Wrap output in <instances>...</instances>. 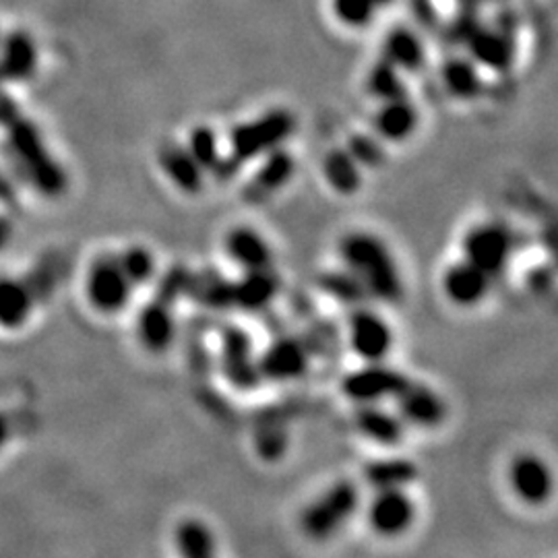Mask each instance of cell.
<instances>
[{
    "label": "cell",
    "mask_w": 558,
    "mask_h": 558,
    "mask_svg": "<svg viewBox=\"0 0 558 558\" xmlns=\"http://www.w3.org/2000/svg\"><path fill=\"white\" fill-rule=\"evenodd\" d=\"M341 259L371 299L380 302H398L403 296V279L398 263L383 240L368 232L348 234L339 244Z\"/></svg>",
    "instance_id": "6da1fadb"
},
{
    "label": "cell",
    "mask_w": 558,
    "mask_h": 558,
    "mask_svg": "<svg viewBox=\"0 0 558 558\" xmlns=\"http://www.w3.org/2000/svg\"><path fill=\"white\" fill-rule=\"evenodd\" d=\"M9 131L11 137V147L17 154L21 163L27 168L29 179L36 182V186L48 193V195H57L64 184V172L60 170L59 163L48 156V151L44 149V141H41L38 126L27 119H21L17 110L2 122Z\"/></svg>",
    "instance_id": "7a4b0ae2"
},
{
    "label": "cell",
    "mask_w": 558,
    "mask_h": 558,
    "mask_svg": "<svg viewBox=\"0 0 558 558\" xmlns=\"http://www.w3.org/2000/svg\"><path fill=\"white\" fill-rule=\"evenodd\" d=\"M294 126H296L294 117L286 110H271L259 119L240 124L232 131L230 161H226V163L239 166L244 161L271 154L294 133Z\"/></svg>",
    "instance_id": "3957f363"
},
{
    "label": "cell",
    "mask_w": 558,
    "mask_h": 558,
    "mask_svg": "<svg viewBox=\"0 0 558 558\" xmlns=\"http://www.w3.org/2000/svg\"><path fill=\"white\" fill-rule=\"evenodd\" d=\"M359 507V486L350 480H339L304 509L300 525L311 538H331L354 518Z\"/></svg>",
    "instance_id": "277c9868"
},
{
    "label": "cell",
    "mask_w": 558,
    "mask_h": 558,
    "mask_svg": "<svg viewBox=\"0 0 558 558\" xmlns=\"http://www.w3.org/2000/svg\"><path fill=\"white\" fill-rule=\"evenodd\" d=\"M135 286L124 276L117 257L94 260L85 278V296L104 315H117L133 299Z\"/></svg>",
    "instance_id": "5b68a950"
},
{
    "label": "cell",
    "mask_w": 558,
    "mask_h": 558,
    "mask_svg": "<svg viewBox=\"0 0 558 558\" xmlns=\"http://www.w3.org/2000/svg\"><path fill=\"white\" fill-rule=\"evenodd\" d=\"M515 242L507 228L499 223H482L468 232L463 240L465 260L474 263L490 278H497L505 271L513 257Z\"/></svg>",
    "instance_id": "8992f818"
},
{
    "label": "cell",
    "mask_w": 558,
    "mask_h": 558,
    "mask_svg": "<svg viewBox=\"0 0 558 558\" xmlns=\"http://www.w3.org/2000/svg\"><path fill=\"white\" fill-rule=\"evenodd\" d=\"M408 377L383 362H366L359 371L345 375L341 383L343 396L356 403H380L385 399H396L408 385Z\"/></svg>",
    "instance_id": "52a82bcc"
},
{
    "label": "cell",
    "mask_w": 558,
    "mask_h": 558,
    "mask_svg": "<svg viewBox=\"0 0 558 558\" xmlns=\"http://www.w3.org/2000/svg\"><path fill=\"white\" fill-rule=\"evenodd\" d=\"M350 348L364 362H383L393 350V329L377 313L359 306L348 325Z\"/></svg>",
    "instance_id": "ba28073f"
},
{
    "label": "cell",
    "mask_w": 558,
    "mask_h": 558,
    "mask_svg": "<svg viewBox=\"0 0 558 558\" xmlns=\"http://www.w3.org/2000/svg\"><path fill=\"white\" fill-rule=\"evenodd\" d=\"M368 525L385 538L405 534L416 519V502L405 490H377L368 502Z\"/></svg>",
    "instance_id": "9c48e42d"
},
{
    "label": "cell",
    "mask_w": 558,
    "mask_h": 558,
    "mask_svg": "<svg viewBox=\"0 0 558 558\" xmlns=\"http://www.w3.org/2000/svg\"><path fill=\"white\" fill-rule=\"evenodd\" d=\"M509 484L521 502L539 507L548 502L555 493V476L550 465L532 453L513 459L509 468Z\"/></svg>",
    "instance_id": "30bf717a"
},
{
    "label": "cell",
    "mask_w": 558,
    "mask_h": 558,
    "mask_svg": "<svg viewBox=\"0 0 558 558\" xmlns=\"http://www.w3.org/2000/svg\"><path fill=\"white\" fill-rule=\"evenodd\" d=\"M308 348L300 339H276L259 359L260 379L276 383L300 379L308 371Z\"/></svg>",
    "instance_id": "8fae6325"
},
{
    "label": "cell",
    "mask_w": 558,
    "mask_h": 558,
    "mask_svg": "<svg viewBox=\"0 0 558 558\" xmlns=\"http://www.w3.org/2000/svg\"><path fill=\"white\" fill-rule=\"evenodd\" d=\"M398 416L405 426L435 428L447 416V405L437 391L426 385L408 380V385L396 396Z\"/></svg>",
    "instance_id": "7c38bea8"
},
{
    "label": "cell",
    "mask_w": 558,
    "mask_h": 558,
    "mask_svg": "<svg viewBox=\"0 0 558 558\" xmlns=\"http://www.w3.org/2000/svg\"><path fill=\"white\" fill-rule=\"evenodd\" d=\"M493 278L470 260L453 263L442 276L445 296L461 308L476 306L488 296Z\"/></svg>",
    "instance_id": "4fadbf2b"
},
{
    "label": "cell",
    "mask_w": 558,
    "mask_h": 558,
    "mask_svg": "<svg viewBox=\"0 0 558 558\" xmlns=\"http://www.w3.org/2000/svg\"><path fill=\"white\" fill-rule=\"evenodd\" d=\"M223 371L232 385L251 389L260 380L259 359L253 354V341L242 331H232L223 348Z\"/></svg>",
    "instance_id": "5bb4252c"
},
{
    "label": "cell",
    "mask_w": 558,
    "mask_h": 558,
    "mask_svg": "<svg viewBox=\"0 0 558 558\" xmlns=\"http://www.w3.org/2000/svg\"><path fill=\"white\" fill-rule=\"evenodd\" d=\"M279 292V276L274 271V267L265 269H255V271H244L242 278L232 283V294H234V304L242 311L259 313L267 308Z\"/></svg>",
    "instance_id": "9a60e30c"
},
{
    "label": "cell",
    "mask_w": 558,
    "mask_h": 558,
    "mask_svg": "<svg viewBox=\"0 0 558 558\" xmlns=\"http://www.w3.org/2000/svg\"><path fill=\"white\" fill-rule=\"evenodd\" d=\"M226 253L242 271L274 267V251L269 242L253 228H236L226 236Z\"/></svg>",
    "instance_id": "2e32d148"
},
{
    "label": "cell",
    "mask_w": 558,
    "mask_h": 558,
    "mask_svg": "<svg viewBox=\"0 0 558 558\" xmlns=\"http://www.w3.org/2000/svg\"><path fill=\"white\" fill-rule=\"evenodd\" d=\"M177 333V320L168 304L151 302L141 311L137 319V338L149 352H163L172 345Z\"/></svg>",
    "instance_id": "e0dca14e"
},
{
    "label": "cell",
    "mask_w": 558,
    "mask_h": 558,
    "mask_svg": "<svg viewBox=\"0 0 558 558\" xmlns=\"http://www.w3.org/2000/svg\"><path fill=\"white\" fill-rule=\"evenodd\" d=\"M354 424L360 435L379 445H398L405 433V422L398 414H391L379 408V403H362Z\"/></svg>",
    "instance_id": "ac0fdd59"
},
{
    "label": "cell",
    "mask_w": 558,
    "mask_h": 558,
    "mask_svg": "<svg viewBox=\"0 0 558 558\" xmlns=\"http://www.w3.org/2000/svg\"><path fill=\"white\" fill-rule=\"evenodd\" d=\"M418 478L414 461L403 458L377 459L364 468L366 484L377 490H405Z\"/></svg>",
    "instance_id": "d6986e66"
},
{
    "label": "cell",
    "mask_w": 558,
    "mask_h": 558,
    "mask_svg": "<svg viewBox=\"0 0 558 558\" xmlns=\"http://www.w3.org/2000/svg\"><path fill=\"white\" fill-rule=\"evenodd\" d=\"M380 137L387 141H403L414 135L418 129V110L405 98L383 101L375 119Z\"/></svg>",
    "instance_id": "ffe728a7"
},
{
    "label": "cell",
    "mask_w": 558,
    "mask_h": 558,
    "mask_svg": "<svg viewBox=\"0 0 558 558\" xmlns=\"http://www.w3.org/2000/svg\"><path fill=\"white\" fill-rule=\"evenodd\" d=\"M38 52L34 40L25 32H13L2 46L0 59V73L2 77L11 81L29 80L36 71Z\"/></svg>",
    "instance_id": "44dd1931"
},
{
    "label": "cell",
    "mask_w": 558,
    "mask_h": 558,
    "mask_svg": "<svg viewBox=\"0 0 558 558\" xmlns=\"http://www.w3.org/2000/svg\"><path fill=\"white\" fill-rule=\"evenodd\" d=\"M34 313L32 290L15 278H0V327L20 329Z\"/></svg>",
    "instance_id": "7402d4cb"
},
{
    "label": "cell",
    "mask_w": 558,
    "mask_h": 558,
    "mask_svg": "<svg viewBox=\"0 0 558 558\" xmlns=\"http://www.w3.org/2000/svg\"><path fill=\"white\" fill-rule=\"evenodd\" d=\"M263 158H265V161L260 163L255 179L246 191L248 195H253L255 201H259L265 195H271V193L279 191L281 186H286L294 174V158L288 151H283L281 147L274 149L271 154H267Z\"/></svg>",
    "instance_id": "603a6c76"
},
{
    "label": "cell",
    "mask_w": 558,
    "mask_h": 558,
    "mask_svg": "<svg viewBox=\"0 0 558 558\" xmlns=\"http://www.w3.org/2000/svg\"><path fill=\"white\" fill-rule=\"evenodd\" d=\"M470 44H472L470 46L472 59L484 66H490L495 71H505L513 62V44L505 34L476 27L470 34Z\"/></svg>",
    "instance_id": "cb8c5ba5"
},
{
    "label": "cell",
    "mask_w": 558,
    "mask_h": 558,
    "mask_svg": "<svg viewBox=\"0 0 558 558\" xmlns=\"http://www.w3.org/2000/svg\"><path fill=\"white\" fill-rule=\"evenodd\" d=\"M160 160L163 172L168 174V179L179 186L180 191L199 193L205 170L189 154L186 147L170 145L161 151Z\"/></svg>",
    "instance_id": "d4e9b609"
},
{
    "label": "cell",
    "mask_w": 558,
    "mask_h": 558,
    "mask_svg": "<svg viewBox=\"0 0 558 558\" xmlns=\"http://www.w3.org/2000/svg\"><path fill=\"white\" fill-rule=\"evenodd\" d=\"M327 184L339 195H354L362 186V166L348 149H333L323 161Z\"/></svg>",
    "instance_id": "484cf974"
},
{
    "label": "cell",
    "mask_w": 558,
    "mask_h": 558,
    "mask_svg": "<svg viewBox=\"0 0 558 558\" xmlns=\"http://www.w3.org/2000/svg\"><path fill=\"white\" fill-rule=\"evenodd\" d=\"M383 59L389 60L399 71H418L424 64V46L410 29L391 32L383 44Z\"/></svg>",
    "instance_id": "4316f807"
},
{
    "label": "cell",
    "mask_w": 558,
    "mask_h": 558,
    "mask_svg": "<svg viewBox=\"0 0 558 558\" xmlns=\"http://www.w3.org/2000/svg\"><path fill=\"white\" fill-rule=\"evenodd\" d=\"M177 546L182 557L205 558L216 555V536L201 519H186L177 527Z\"/></svg>",
    "instance_id": "83f0119b"
},
{
    "label": "cell",
    "mask_w": 558,
    "mask_h": 558,
    "mask_svg": "<svg viewBox=\"0 0 558 558\" xmlns=\"http://www.w3.org/2000/svg\"><path fill=\"white\" fill-rule=\"evenodd\" d=\"M442 83L458 100H474L482 89L478 69L472 60H447L442 66Z\"/></svg>",
    "instance_id": "f1b7e54d"
},
{
    "label": "cell",
    "mask_w": 558,
    "mask_h": 558,
    "mask_svg": "<svg viewBox=\"0 0 558 558\" xmlns=\"http://www.w3.org/2000/svg\"><path fill=\"white\" fill-rule=\"evenodd\" d=\"M366 87L368 92L379 98L380 101L398 100V98H405V85L399 77L398 66H393L389 60L380 59L368 73L366 80Z\"/></svg>",
    "instance_id": "f546056e"
},
{
    "label": "cell",
    "mask_w": 558,
    "mask_h": 558,
    "mask_svg": "<svg viewBox=\"0 0 558 558\" xmlns=\"http://www.w3.org/2000/svg\"><path fill=\"white\" fill-rule=\"evenodd\" d=\"M189 154L195 158L201 168L205 172L209 170H220L223 168V156H221L220 141L216 137V133L209 126H199L191 133L189 145H186Z\"/></svg>",
    "instance_id": "4dcf8cb0"
},
{
    "label": "cell",
    "mask_w": 558,
    "mask_h": 558,
    "mask_svg": "<svg viewBox=\"0 0 558 558\" xmlns=\"http://www.w3.org/2000/svg\"><path fill=\"white\" fill-rule=\"evenodd\" d=\"M129 281L137 288L156 276V259L145 246H129L117 257Z\"/></svg>",
    "instance_id": "1f68e13d"
},
{
    "label": "cell",
    "mask_w": 558,
    "mask_h": 558,
    "mask_svg": "<svg viewBox=\"0 0 558 558\" xmlns=\"http://www.w3.org/2000/svg\"><path fill=\"white\" fill-rule=\"evenodd\" d=\"M323 288H325L333 299H338L339 302H343V304H356V306H360L364 300L371 299L368 292H366V288L360 283V279L356 278L350 269L325 276V279H323Z\"/></svg>",
    "instance_id": "d6a6232c"
},
{
    "label": "cell",
    "mask_w": 558,
    "mask_h": 558,
    "mask_svg": "<svg viewBox=\"0 0 558 558\" xmlns=\"http://www.w3.org/2000/svg\"><path fill=\"white\" fill-rule=\"evenodd\" d=\"M331 9L336 20L348 27H364L375 20L379 11L373 0H331Z\"/></svg>",
    "instance_id": "836d02e7"
},
{
    "label": "cell",
    "mask_w": 558,
    "mask_h": 558,
    "mask_svg": "<svg viewBox=\"0 0 558 558\" xmlns=\"http://www.w3.org/2000/svg\"><path fill=\"white\" fill-rule=\"evenodd\" d=\"M348 151L352 154V158L359 161L362 168H379L385 161V149L379 143L366 135H356L350 140Z\"/></svg>",
    "instance_id": "e575fe53"
},
{
    "label": "cell",
    "mask_w": 558,
    "mask_h": 558,
    "mask_svg": "<svg viewBox=\"0 0 558 558\" xmlns=\"http://www.w3.org/2000/svg\"><path fill=\"white\" fill-rule=\"evenodd\" d=\"M13 239V223L0 216V251H4Z\"/></svg>",
    "instance_id": "d590c367"
},
{
    "label": "cell",
    "mask_w": 558,
    "mask_h": 558,
    "mask_svg": "<svg viewBox=\"0 0 558 558\" xmlns=\"http://www.w3.org/2000/svg\"><path fill=\"white\" fill-rule=\"evenodd\" d=\"M9 435H11V428H9V422L4 420V416H0V449L9 442Z\"/></svg>",
    "instance_id": "8d00e7d4"
},
{
    "label": "cell",
    "mask_w": 558,
    "mask_h": 558,
    "mask_svg": "<svg viewBox=\"0 0 558 558\" xmlns=\"http://www.w3.org/2000/svg\"><path fill=\"white\" fill-rule=\"evenodd\" d=\"M550 253H553V263L558 267V234L550 242Z\"/></svg>",
    "instance_id": "74e56055"
},
{
    "label": "cell",
    "mask_w": 558,
    "mask_h": 558,
    "mask_svg": "<svg viewBox=\"0 0 558 558\" xmlns=\"http://www.w3.org/2000/svg\"><path fill=\"white\" fill-rule=\"evenodd\" d=\"M373 2H375V7H377V9H380V7H387V4H391L393 0H373Z\"/></svg>",
    "instance_id": "f35d334b"
},
{
    "label": "cell",
    "mask_w": 558,
    "mask_h": 558,
    "mask_svg": "<svg viewBox=\"0 0 558 558\" xmlns=\"http://www.w3.org/2000/svg\"><path fill=\"white\" fill-rule=\"evenodd\" d=\"M0 80H2V73H0Z\"/></svg>",
    "instance_id": "ab89813d"
}]
</instances>
